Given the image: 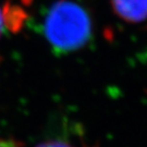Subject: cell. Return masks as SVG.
<instances>
[{"label": "cell", "mask_w": 147, "mask_h": 147, "mask_svg": "<svg viewBox=\"0 0 147 147\" xmlns=\"http://www.w3.org/2000/svg\"><path fill=\"white\" fill-rule=\"evenodd\" d=\"M43 31L53 50L64 54L78 50L89 42L91 20L82 6L61 0L50 7L44 20Z\"/></svg>", "instance_id": "obj_1"}, {"label": "cell", "mask_w": 147, "mask_h": 147, "mask_svg": "<svg viewBox=\"0 0 147 147\" xmlns=\"http://www.w3.org/2000/svg\"><path fill=\"white\" fill-rule=\"evenodd\" d=\"M0 147H21V144L13 139L0 137Z\"/></svg>", "instance_id": "obj_5"}, {"label": "cell", "mask_w": 147, "mask_h": 147, "mask_svg": "<svg viewBox=\"0 0 147 147\" xmlns=\"http://www.w3.org/2000/svg\"><path fill=\"white\" fill-rule=\"evenodd\" d=\"M115 12L129 23H140L147 18V0H111Z\"/></svg>", "instance_id": "obj_2"}, {"label": "cell", "mask_w": 147, "mask_h": 147, "mask_svg": "<svg viewBox=\"0 0 147 147\" xmlns=\"http://www.w3.org/2000/svg\"><path fill=\"white\" fill-rule=\"evenodd\" d=\"M2 26H3V20H2V10L0 8V36L2 33Z\"/></svg>", "instance_id": "obj_6"}, {"label": "cell", "mask_w": 147, "mask_h": 147, "mask_svg": "<svg viewBox=\"0 0 147 147\" xmlns=\"http://www.w3.org/2000/svg\"><path fill=\"white\" fill-rule=\"evenodd\" d=\"M33 1H34V0H22V3H23L24 5H27V6H29V5L32 4Z\"/></svg>", "instance_id": "obj_7"}, {"label": "cell", "mask_w": 147, "mask_h": 147, "mask_svg": "<svg viewBox=\"0 0 147 147\" xmlns=\"http://www.w3.org/2000/svg\"><path fill=\"white\" fill-rule=\"evenodd\" d=\"M37 147H78L65 139H51L37 145ZM88 147V146H83Z\"/></svg>", "instance_id": "obj_4"}, {"label": "cell", "mask_w": 147, "mask_h": 147, "mask_svg": "<svg viewBox=\"0 0 147 147\" xmlns=\"http://www.w3.org/2000/svg\"><path fill=\"white\" fill-rule=\"evenodd\" d=\"M27 18L28 13L21 6L12 4L10 0H7L4 3L2 8V20L10 33L18 34L21 32Z\"/></svg>", "instance_id": "obj_3"}]
</instances>
